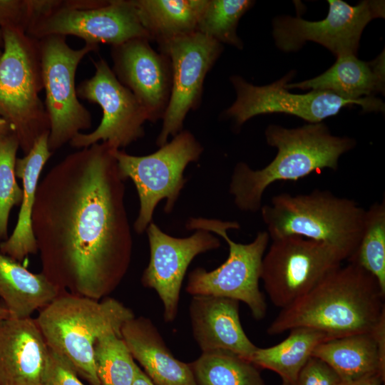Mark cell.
Segmentation results:
<instances>
[{
	"label": "cell",
	"instance_id": "cell-28",
	"mask_svg": "<svg viewBox=\"0 0 385 385\" xmlns=\"http://www.w3.org/2000/svg\"><path fill=\"white\" fill-rule=\"evenodd\" d=\"M371 274L385 294V202H376L365 211L358 246L347 260Z\"/></svg>",
	"mask_w": 385,
	"mask_h": 385
},
{
	"label": "cell",
	"instance_id": "cell-14",
	"mask_svg": "<svg viewBox=\"0 0 385 385\" xmlns=\"http://www.w3.org/2000/svg\"><path fill=\"white\" fill-rule=\"evenodd\" d=\"M158 43L160 52L169 58L172 71L170 96L156 140L160 147L169 137L183 130L188 112L199 106L204 80L220 56L222 46L197 31Z\"/></svg>",
	"mask_w": 385,
	"mask_h": 385
},
{
	"label": "cell",
	"instance_id": "cell-10",
	"mask_svg": "<svg viewBox=\"0 0 385 385\" xmlns=\"http://www.w3.org/2000/svg\"><path fill=\"white\" fill-rule=\"evenodd\" d=\"M344 260L339 251L322 242L284 237L272 240L265 253L260 279L272 303L282 309L309 292Z\"/></svg>",
	"mask_w": 385,
	"mask_h": 385
},
{
	"label": "cell",
	"instance_id": "cell-29",
	"mask_svg": "<svg viewBox=\"0 0 385 385\" xmlns=\"http://www.w3.org/2000/svg\"><path fill=\"white\" fill-rule=\"evenodd\" d=\"M94 361L101 385H132L135 361L121 334L108 332L94 346Z\"/></svg>",
	"mask_w": 385,
	"mask_h": 385
},
{
	"label": "cell",
	"instance_id": "cell-23",
	"mask_svg": "<svg viewBox=\"0 0 385 385\" xmlns=\"http://www.w3.org/2000/svg\"><path fill=\"white\" fill-rule=\"evenodd\" d=\"M384 53L371 62L349 55L337 58L336 62L321 75L299 83H288L285 87L327 91L343 98L359 100L384 91Z\"/></svg>",
	"mask_w": 385,
	"mask_h": 385
},
{
	"label": "cell",
	"instance_id": "cell-35",
	"mask_svg": "<svg viewBox=\"0 0 385 385\" xmlns=\"http://www.w3.org/2000/svg\"><path fill=\"white\" fill-rule=\"evenodd\" d=\"M384 381V376L376 374L350 382L341 381L338 385H382Z\"/></svg>",
	"mask_w": 385,
	"mask_h": 385
},
{
	"label": "cell",
	"instance_id": "cell-34",
	"mask_svg": "<svg viewBox=\"0 0 385 385\" xmlns=\"http://www.w3.org/2000/svg\"><path fill=\"white\" fill-rule=\"evenodd\" d=\"M29 26L26 0H0V29L9 28L26 33Z\"/></svg>",
	"mask_w": 385,
	"mask_h": 385
},
{
	"label": "cell",
	"instance_id": "cell-15",
	"mask_svg": "<svg viewBox=\"0 0 385 385\" xmlns=\"http://www.w3.org/2000/svg\"><path fill=\"white\" fill-rule=\"evenodd\" d=\"M26 34L36 39L71 35L97 46H113L137 38L150 40L133 0H109L102 6L85 10L62 6L38 21Z\"/></svg>",
	"mask_w": 385,
	"mask_h": 385
},
{
	"label": "cell",
	"instance_id": "cell-2",
	"mask_svg": "<svg viewBox=\"0 0 385 385\" xmlns=\"http://www.w3.org/2000/svg\"><path fill=\"white\" fill-rule=\"evenodd\" d=\"M384 297L371 274L348 262L282 309L267 332L276 335L296 327H309L332 339L373 332L385 320Z\"/></svg>",
	"mask_w": 385,
	"mask_h": 385
},
{
	"label": "cell",
	"instance_id": "cell-41",
	"mask_svg": "<svg viewBox=\"0 0 385 385\" xmlns=\"http://www.w3.org/2000/svg\"><path fill=\"white\" fill-rule=\"evenodd\" d=\"M1 54H2V50L0 48V57H1Z\"/></svg>",
	"mask_w": 385,
	"mask_h": 385
},
{
	"label": "cell",
	"instance_id": "cell-6",
	"mask_svg": "<svg viewBox=\"0 0 385 385\" xmlns=\"http://www.w3.org/2000/svg\"><path fill=\"white\" fill-rule=\"evenodd\" d=\"M1 30L0 115L26 154L39 137L49 133L48 118L39 97L43 85L38 42L17 29Z\"/></svg>",
	"mask_w": 385,
	"mask_h": 385
},
{
	"label": "cell",
	"instance_id": "cell-31",
	"mask_svg": "<svg viewBox=\"0 0 385 385\" xmlns=\"http://www.w3.org/2000/svg\"><path fill=\"white\" fill-rule=\"evenodd\" d=\"M19 143L12 133L0 136V241L8 237V225L13 207L20 205L23 190L16 181L15 171Z\"/></svg>",
	"mask_w": 385,
	"mask_h": 385
},
{
	"label": "cell",
	"instance_id": "cell-27",
	"mask_svg": "<svg viewBox=\"0 0 385 385\" xmlns=\"http://www.w3.org/2000/svg\"><path fill=\"white\" fill-rule=\"evenodd\" d=\"M190 366L197 385H265L257 366L232 352H202Z\"/></svg>",
	"mask_w": 385,
	"mask_h": 385
},
{
	"label": "cell",
	"instance_id": "cell-33",
	"mask_svg": "<svg viewBox=\"0 0 385 385\" xmlns=\"http://www.w3.org/2000/svg\"><path fill=\"white\" fill-rule=\"evenodd\" d=\"M341 379L325 362L311 356L300 371L295 385H338Z\"/></svg>",
	"mask_w": 385,
	"mask_h": 385
},
{
	"label": "cell",
	"instance_id": "cell-30",
	"mask_svg": "<svg viewBox=\"0 0 385 385\" xmlns=\"http://www.w3.org/2000/svg\"><path fill=\"white\" fill-rule=\"evenodd\" d=\"M250 0H208L197 26V31L220 43L241 49L242 42L237 34L240 18L253 6Z\"/></svg>",
	"mask_w": 385,
	"mask_h": 385
},
{
	"label": "cell",
	"instance_id": "cell-5",
	"mask_svg": "<svg viewBox=\"0 0 385 385\" xmlns=\"http://www.w3.org/2000/svg\"><path fill=\"white\" fill-rule=\"evenodd\" d=\"M113 298L101 302L87 297H56L35 319L48 347L65 356L91 385H101L94 361L97 339L108 332L121 334L134 318Z\"/></svg>",
	"mask_w": 385,
	"mask_h": 385
},
{
	"label": "cell",
	"instance_id": "cell-32",
	"mask_svg": "<svg viewBox=\"0 0 385 385\" xmlns=\"http://www.w3.org/2000/svg\"><path fill=\"white\" fill-rule=\"evenodd\" d=\"M49 348V347H48ZM47 385H85L73 364L63 355L49 348L43 375Z\"/></svg>",
	"mask_w": 385,
	"mask_h": 385
},
{
	"label": "cell",
	"instance_id": "cell-1",
	"mask_svg": "<svg viewBox=\"0 0 385 385\" xmlns=\"http://www.w3.org/2000/svg\"><path fill=\"white\" fill-rule=\"evenodd\" d=\"M115 149L94 143L54 165L38 183L31 216L42 273L94 299L120 282L132 252Z\"/></svg>",
	"mask_w": 385,
	"mask_h": 385
},
{
	"label": "cell",
	"instance_id": "cell-37",
	"mask_svg": "<svg viewBox=\"0 0 385 385\" xmlns=\"http://www.w3.org/2000/svg\"><path fill=\"white\" fill-rule=\"evenodd\" d=\"M12 132L7 122L0 115V136ZM13 133V132H12Z\"/></svg>",
	"mask_w": 385,
	"mask_h": 385
},
{
	"label": "cell",
	"instance_id": "cell-11",
	"mask_svg": "<svg viewBox=\"0 0 385 385\" xmlns=\"http://www.w3.org/2000/svg\"><path fill=\"white\" fill-rule=\"evenodd\" d=\"M294 74L295 71H290L281 79L263 86L250 83L241 76L230 77L237 98L224 112L225 116L240 126L256 115L273 113L290 114L309 123H317L352 104L361 106L365 112L384 111L382 101L374 97L350 100L327 91H311L305 94L289 93L285 85Z\"/></svg>",
	"mask_w": 385,
	"mask_h": 385
},
{
	"label": "cell",
	"instance_id": "cell-21",
	"mask_svg": "<svg viewBox=\"0 0 385 385\" xmlns=\"http://www.w3.org/2000/svg\"><path fill=\"white\" fill-rule=\"evenodd\" d=\"M121 335L134 360L155 385H197L190 364L173 355L148 318H133L124 324Z\"/></svg>",
	"mask_w": 385,
	"mask_h": 385
},
{
	"label": "cell",
	"instance_id": "cell-12",
	"mask_svg": "<svg viewBox=\"0 0 385 385\" xmlns=\"http://www.w3.org/2000/svg\"><path fill=\"white\" fill-rule=\"evenodd\" d=\"M92 62L95 73L79 83L77 96L99 105L103 117L93 131L78 133L69 145L81 149L101 141L120 150L144 135L143 125L148 121V115L135 95L118 80L104 59Z\"/></svg>",
	"mask_w": 385,
	"mask_h": 385
},
{
	"label": "cell",
	"instance_id": "cell-40",
	"mask_svg": "<svg viewBox=\"0 0 385 385\" xmlns=\"http://www.w3.org/2000/svg\"><path fill=\"white\" fill-rule=\"evenodd\" d=\"M281 385H293V384H290V383H288V382H284V381H283L282 384Z\"/></svg>",
	"mask_w": 385,
	"mask_h": 385
},
{
	"label": "cell",
	"instance_id": "cell-38",
	"mask_svg": "<svg viewBox=\"0 0 385 385\" xmlns=\"http://www.w3.org/2000/svg\"><path fill=\"white\" fill-rule=\"evenodd\" d=\"M10 317L11 315L8 309L4 306L0 305V320L6 319Z\"/></svg>",
	"mask_w": 385,
	"mask_h": 385
},
{
	"label": "cell",
	"instance_id": "cell-8",
	"mask_svg": "<svg viewBox=\"0 0 385 385\" xmlns=\"http://www.w3.org/2000/svg\"><path fill=\"white\" fill-rule=\"evenodd\" d=\"M202 151L201 144L186 130L150 155L137 156L114 150L120 176L125 181L132 180L138 192L140 207L133 224L136 233L145 232L162 200H166L165 212H172L186 183V167L197 161Z\"/></svg>",
	"mask_w": 385,
	"mask_h": 385
},
{
	"label": "cell",
	"instance_id": "cell-25",
	"mask_svg": "<svg viewBox=\"0 0 385 385\" xmlns=\"http://www.w3.org/2000/svg\"><path fill=\"white\" fill-rule=\"evenodd\" d=\"M150 40L158 43L197 31L208 0H133Z\"/></svg>",
	"mask_w": 385,
	"mask_h": 385
},
{
	"label": "cell",
	"instance_id": "cell-22",
	"mask_svg": "<svg viewBox=\"0 0 385 385\" xmlns=\"http://www.w3.org/2000/svg\"><path fill=\"white\" fill-rule=\"evenodd\" d=\"M48 133L39 137L30 151L16 161V175L22 181L23 198L15 228L0 242V252L19 262L38 251L31 216L41 173L53 153L48 145Z\"/></svg>",
	"mask_w": 385,
	"mask_h": 385
},
{
	"label": "cell",
	"instance_id": "cell-9",
	"mask_svg": "<svg viewBox=\"0 0 385 385\" xmlns=\"http://www.w3.org/2000/svg\"><path fill=\"white\" fill-rule=\"evenodd\" d=\"M38 42L49 120L48 145L53 153L91 127V115L77 96L75 76L82 59L98 46L85 43L74 49L67 43L66 36L59 35L45 36Z\"/></svg>",
	"mask_w": 385,
	"mask_h": 385
},
{
	"label": "cell",
	"instance_id": "cell-13",
	"mask_svg": "<svg viewBox=\"0 0 385 385\" xmlns=\"http://www.w3.org/2000/svg\"><path fill=\"white\" fill-rule=\"evenodd\" d=\"M329 11L322 20L310 21L281 16L273 21V38L284 51H295L307 41L318 43L337 58L354 55L361 34L374 19L384 17V1L364 0L351 6L341 0H329Z\"/></svg>",
	"mask_w": 385,
	"mask_h": 385
},
{
	"label": "cell",
	"instance_id": "cell-24",
	"mask_svg": "<svg viewBox=\"0 0 385 385\" xmlns=\"http://www.w3.org/2000/svg\"><path fill=\"white\" fill-rule=\"evenodd\" d=\"M58 285L0 252V297L11 318L31 317L57 297Z\"/></svg>",
	"mask_w": 385,
	"mask_h": 385
},
{
	"label": "cell",
	"instance_id": "cell-7",
	"mask_svg": "<svg viewBox=\"0 0 385 385\" xmlns=\"http://www.w3.org/2000/svg\"><path fill=\"white\" fill-rule=\"evenodd\" d=\"M186 227L213 232L222 237L229 247L227 260L216 269L207 271L197 267L189 273L186 292L192 296L212 295L242 302L255 319H262L267 304L259 281L262 259L270 239L267 231H260L253 241L242 244L232 240L227 235L228 230L240 228L237 222L192 217Z\"/></svg>",
	"mask_w": 385,
	"mask_h": 385
},
{
	"label": "cell",
	"instance_id": "cell-39",
	"mask_svg": "<svg viewBox=\"0 0 385 385\" xmlns=\"http://www.w3.org/2000/svg\"><path fill=\"white\" fill-rule=\"evenodd\" d=\"M4 45V40H3V34L2 31L0 29V48H3Z\"/></svg>",
	"mask_w": 385,
	"mask_h": 385
},
{
	"label": "cell",
	"instance_id": "cell-20",
	"mask_svg": "<svg viewBox=\"0 0 385 385\" xmlns=\"http://www.w3.org/2000/svg\"><path fill=\"white\" fill-rule=\"evenodd\" d=\"M312 356L322 360L339 376L350 382L385 370V320L370 332L329 339L319 344Z\"/></svg>",
	"mask_w": 385,
	"mask_h": 385
},
{
	"label": "cell",
	"instance_id": "cell-36",
	"mask_svg": "<svg viewBox=\"0 0 385 385\" xmlns=\"http://www.w3.org/2000/svg\"><path fill=\"white\" fill-rule=\"evenodd\" d=\"M132 385H155L146 374L135 364V377Z\"/></svg>",
	"mask_w": 385,
	"mask_h": 385
},
{
	"label": "cell",
	"instance_id": "cell-3",
	"mask_svg": "<svg viewBox=\"0 0 385 385\" xmlns=\"http://www.w3.org/2000/svg\"><path fill=\"white\" fill-rule=\"evenodd\" d=\"M265 137L277 148L274 159L258 170L240 162L231 176L229 191L242 211L260 210L263 194L274 183L296 181L326 168L337 170L340 157L356 145L352 138L332 135L322 122L295 128L270 125Z\"/></svg>",
	"mask_w": 385,
	"mask_h": 385
},
{
	"label": "cell",
	"instance_id": "cell-18",
	"mask_svg": "<svg viewBox=\"0 0 385 385\" xmlns=\"http://www.w3.org/2000/svg\"><path fill=\"white\" fill-rule=\"evenodd\" d=\"M237 300L195 295L189 313L193 337L202 352L225 351L250 361L256 346L245 334Z\"/></svg>",
	"mask_w": 385,
	"mask_h": 385
},
{
	"label": "cell",
	"instance_id": "cell-4",
	"mask_svg": "<svg viewBox=\"0 0 385 385\" xmlns=\"http://www.w3.org/2000/svg\"><path fill=\"white\" fill-rule=\"evenodd\" d=\"M260 211L272 240L299 236L329 245L347 260L358 246L366 210L353 200L315 190L275 195Z\"/></svg>",
	"mask_w": 385,
	"mask_h": 385
},
{
	"label": "cell",
	"instance_id": "cell-17",
	"mask_svg": "<svg viewBox=\"0 0 385 385\" xmlns=\"http://www.w3.org/2000/svg\"><path fill=\"white\" fill-rule=\"evenodd\" d=\"M149 39L137 38L111 46L113 71L144 108L148 121L162 119L168 105L172 83L169 58L158 53Z\"/></svg>",
	"mask_w": 385,
	"mask_h": 385
},
{
	"label": "cell",
	"instance_id": "cell-26",
	"mask_svg": "<svg viewBox=\"0 0 385 385\" xmlns=\"http://www.w3.org/2000/svg\"><path fill=\"white\" fill-rule=\"evenodd\" d=\"M286 339L267 348L257 347L250 359L254 365L278 374L284 382L295 385L298 375L322 342L332 339L327 334L309 327L289 330Z\"/></svg>",
	"mask_w": 385,
	"mask_h": 385
},
{
	"label": "cell",
	"instance_id": "cell-16",
	"mask_svg": "<svg viewBox=\"0 0 385 385\" xmlns=\"http://www.w3.org/2000/svg\"><path fill=\"white\" fill-rule=\"evenodd\" d=\"M150 247V260L141 282L153 289L163 305L166 322L176 318L182 283L193 259L220 246L218 237L204 230H196L186 237H175L164 232L151 222L145 230Z\"/></svg>",
	"mask_w": 385,
	"mask_h": 385
},
{
	"label": "cell",
	"instance_id": "cell-42",
	"mask_svg": "<svg viewBox=\"0 0 385 385\" xmlns=\"http://www.w3.org/2000/svg\"><path fill=\"white\" fill-rule=\"evenodd\" d=\"M41 385H47V384H41Z\"/></svg>",
	"mask_w": 385,
	"mask_h": 385
},
{
	"label": "cell",
	"instance_id": "cell-19",
	"mask_svg": "<svg viewBox=\"0 0 385 385\" xmlns=\"http://www.w3.org/2000/svg\"><path fill=\"white\" fill-rule=\"evenodd\" d=\"M49 348L35 319L0 320V385H41Z\"/></svg>",
	"mask_w": 385,
	"mask_h": 385
}]
</instances>
